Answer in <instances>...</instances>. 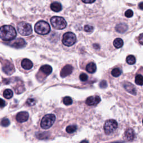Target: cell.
<instances>
[{"label": "cell", "mask_w": 143, "mask_h": 143, "mask_svg": "<svg viewBox=\"0 0 143 143\" xmlns=\"http://www.w3.org/2000/svg\"><path fill=\"white\" fill-rule=\"evenodd\" d=\"M17 33L14 27L11 25H4L0 30V36L4 41H11L16 36Z\"/></svg>", "instance_id": "1"}, {"label": "cell", "mask_w": 143, "mask_h": 143, "mask_svg": "<svg viewBox=\"0 0 143 143\" xmlns=\"http://www.w3.org/2000/svg\"><path fill=\"white\" fill-rule=\"evenodd\" d=\"M35 31L40 35H46L50 32V26L46 21H39L35 25Z\"/></svg>", "instance_id": "2"}, {"label": "cell", "mask_w": 143, "mask_h": 143, "mask_svg": "<svg viewBox=\"0 0 143 143\" xmlns=\"http://www.w3.org/2000/svg\"><path fill=\"white\" fill-rule=\"evenodd\" d=\"M50 23L52 26L56 30L64 29L67 25L65 19L59 16H54L51 18Z\"/></svg>", "instance_id": "3"}, {"label": "cell", "mask_w": 143, "mask_h": 143, "mask_svg": "<svg viewBox=\"0 0 143 143\" xmlns=\"http://www.w3.org/2000/svg\"><path fill=\"white\" fill-rule=\"evenodd\" d=\"M56 119L55 116L53 114H47L44 116L41 121L40 126L43 129H48L54 124Z\"/></svg>", "instance_id": "4"}, {"label": "cell", "mask_w": 143, "mask_h": 143, "mask_svg": "<svg viewBox=\"0 0 143 143\" xmlns=\"http://www.w3.org/2000/svg\"><path fill=\"white\" fill-rule=\"evenodd\" d=\"M17 28L18 33L23 36L30 35L33 32L31 25L29 24L25 23V22H21L19 23L17 25Z\"/></svg>", "instance_id": "5"}, {"label": "cell", "mask_w": 143, "mask_h": 143, "mask_svg": "<svg viewBox=\"0 0 143 143\" xmlns=\"http://www.w3.org/2000/svg\"><path fill=\"white\" fill-rule=\"evenodd\" d=\"M76 40H77V38L74 33L68 32L63 35L62 43L65 46H71L75 43Z\"/></svg>", "instance_id": "6"}, {"label": "cell", "mask_w": 143, "mask_h": 143, "mask_svg": "<svg viewBox=\"0 0 143 143\" xmlns=\"http://www.w3.org/2000/svg\"><path fill=\"white\" fill-rule=\"evenodd\" d=\"M117 127H118V123L116 120L113 119L107 120L104 125V132L107 135H110L115 131Z\"/></svg>", "instance_id": "7"}, {"label": "cell", "mask_w": 143, "mask_h": 143, "mask_svg": "<svg viewBox=\"0 0 143 143\" xmlns=\"http://www.w3.org/2000/svg\"><path fill=\"white\" fill-rule=\"evenodd\" d=\"M26 42L25 41L22 39V38H17V39L14 40L9 44V45L12 47H15L17 49H20L26 46Z\"/></svg>", "instance_id": "8"}, {"label": "cell", "mask_w": 143, "mask_h": 143, "mask_svg": "<svg viewBox=\"0 0 143 143\" xmlns=\"http://www.w3.org/2000/svg\"><path fill=\"white\" fill-rule=\"evenodd\" d=\"M3 71L7 75H11L15 71L14 65L8 61H6L5 63L2 67Z\"/></svg>", "instance_id": "9"}, {"label": "cell", "mask_w": 143, "mask_h": 143, "mask_svg": "<svg viewBox=\"0 0 143 143\" xmlns=\"http://www.w3.org/2000/svg\"><path fill=\"white\" fill-rule=\"evenodd\" d=\"M73 70V67L72 65L69 64L66 65L61 70L60 76L63 78L66 77V76H68L72 73Z\"/></svg>", "instance_id": "10"}, {"label": "cell", "mask_w": 143, "mask_h": 143, "mask_svg": "<svg viewBox=\"0 0 143 143\" xmlns=\"http://www.w3.org/2000/svg\"><path fill=\"white\" fill-rule=\"evenodd\" d=\"M101 101V98L98 96H91L87 98L85 101V103L88 106H94L100 103Z\"/></svg>", "instance_id": "11"}, {"label": "cell", "mask_w": 143, "mask_h": 143, "mask_svg": "<svg viewBox=\"0 0 143 143\" xmlns=\"http://www.w3.org/2000/svg\"><path fill=\"white\" fill-rule=\"evenodd\" d=\"M28 119V113L25 111H22L18 113L16 117V119L18 122H26Z\"/></svg>", "instance_id": "12"}, {"label": "cell", "mask_w": 143, "mask_h": 143, "mask_svg": "<svg viewBox=\"0 0 143 143\" xmlns=\"http://www.w3.org/2000/svg\"><path fill=\"white\" fill-rule=\"evenodd\" d=\"M123 87L125 89V90L130 94L133 95L136 94V91L135 87L134 86V85L130 83V82H125L123 84Z\"/></svg>", "instance_id": "13"}, {"label": "cell", "mask_w": 143, "mask_h": 143, "mask_svg": "<svg viewBox=\"0 0 143 143\" xmlns=\"http://www.w3.org/2000/svg\"><path fill=\"white\" fill-rule=\"evenodd\" d=\"M124 137L126 140L131 141L134 139L135 137V132L132 129H128L126 130L125 132Z\"/></svg>", "instance_id": "14"}, {"label": "cell", "mask_w": 143, "mask_h": 143, "mask_svg": "<svg viewBox=\"0 0 143 143\" xmlns=\"http://www.w3.org/2000/svg\"><path fill=\"white\" fill-rule=\"evenodd\" d=\"M21 66L25 69L29 70L32 68L33 66V63L30 59H24L21 62Z\"/></svg>", "instance_id": "15"}, {"label": "cell", "mask_w": 143, "mask_h": 143, "mask_svg": "<svg viewBox=\"0 0 143 143\" xmlns=\"http://www.w3.org/2000/svg\"><path fill=\"white\" fill-rule=\"evenodd\" d=\"M128 25H127L126 24L124 23H121V24H117L116 27H115V29L116 30V31L117 32L122 34L124 33L125 31L128 30Z\"/></svg>", "instance_id": "16"}, {"label": "cell", "mask_w": 143, "mask_h": 143, "mask_svg": "<svg viewBox=\"0 0 143 143\" xmlns=\"http://www.w3.org/2000/svg\"><path fill=\"white\" fill-rule=\"evenodd\" d=\"M52 71H53V69L52 68V66L49 65H43L40 69V71L43 73L45 75H49L52 72Z\"/></svg>", "instance_id": "17"}, {"label": "cell", "mask_w": 143, "mask_h": 143, "mask_svg": "<svg viewBox=\"0 0 143 143\" xmlns=\"http://www.w3.org/2000/svg\"><path fill=\"white\" fill-rule=\"evenodd\" d=\"M50 8L53 11L58 12L62 9V6L60 3L58 2H54L51 4Z\"/></svg>", "instance_id": "18"}, {"label": "cell", "mask_w": 143, "mask_h": 143, "mask_svg": "<svg viewBox=\"0 0 143 143\" xmlns=\"http://www.w3.org/2000/svg\"><path fill=\"white\" fill-rule=\"evenodd\" d=\"M85 69H86V71L88 73H93L96 71V65L94 63H90L87 65Z\"/></svg>", "instance_id": "19"}, {"label": "cell", "mask_w": 143, "mask_h": 143, "mask_svg": "<svg viewBox=\"0 0 143 143\" xmlns=\"http://www.w3.org/2000/svg\"><path fill=\"white\" fill-rule=\"evenodd\" d=\"M113 45L116 48H120L123 45V40L121 38H117L113 41Z\"/></svg>", "instance_id": "20"}, {"label": "cell", "mask_w": 143, "mask_h": 143, "mask_svg": "<svg viewBox=\"0 0 143 143\" xmlns=\"http://www.w3.org/2000/svg\"><path fill=\"white\" fill-rule=\"evenodd\" d=\"M13 92L9 89H6L4 92V97L7 99H10L13 96Z\"/></svg>", "instance_id": "21"}, {"label": "cell", "mask_w": 143, "mask_h": 143, "mask_svg": "<svg viewBox=\"0 0 143 143\" xmlns=\"http://www.w3.org/2000/svg\"><path fill=\"white\" fill-rule=\"evenodd\" d=\"M135 82L136 84L139 85H143V76L141 74H138L135 77Z\"/></svg>", "instance_id": "22"}, {"label": "cell", "mask_w": 143, "mask_h": 143, "mask_svg": "<svg viewBox=\"0 0 143 143\" xmlns=\"http://www.w3.org/2000/svg\"><path fill=\"white\" fill-rule=\"evenodd\" d=\"M126 62L130 65L134 64L136 62V59L134 55H130L126 58Z\"/></svg>", "instance_id": "23"}, {"label": "cell", "mask_w": 143, "mask_h": 143, "mask_svg": "<svg viewBox=\"0 0 143 143\" xmlns=\"http://www.w3.org/2000/svg\"><path fill=\"white\" fill-rule=\"evenodd\" d=\"M111 74L114 77H118L121 74V71L119 68H115L111 71Z\"/></svg>", "instance_id": "24"}, {"label": "cell", "mask_w": 143, "mask_h": 143, "mask_svg": "<svg viewBox=\"0 0 143 143\" xmlns=\"http://www.w3.org/2000/svg\"><path fill=\"white\" fill-rule=\"evenodd\" d=\"M77 129V127L76 125H70L66 128V131L69 134H72V133L74 132Z\"/></svg>", "instance_id": "25"}, {"label": "cell", "mask_w": 143, "mask_h": 143, "mask_svg": "<svg viewBox=\"0 0 143 143\" xmlns=\"http://www.w3.org/2000/svg\"><path fill=\"white\" fill-rule=\"evenodd\" d=\"M63 103H64V104H65V105H66V106L71 105V104H72V102H73L72 99L69 96L65 97L64 98H63Z\"/></svg>", "instance_id": "26"}, {"label": "cell", "mask_w": 143, "mask_h": 143, "mask_svg": "<svg viewBox=\"0 0 143 143\" xmlns=\"http://www.w3.org/2000/svg\"><path fill=\"white\" fill-rule=\"evenodd\" d=\"M26 103L27 105L30 106H33L34 105H35L36 103V100L34 99V98H30L27 100L26 101Z\"/></svg>", "instance_id": "27"}, {"label": "cell", "mask_w": 143, "mask_h": 143, "mask_svg": "<svg viewBox=\"0 0 143 143\" xmlns=\"http://www.w3.org/2000/svg\"><path fill=\"white\" fill-rule=\"evenodd\" d=\"M94 29V28L91 25H85L84 27V30L85 31V32L87 33H91L92 31H93Z\"/></svg>", "instance_id": "28"}, {"label": "cell", "mask_w": 143, "mask_h": 143, "mask_svg": "<svg viewBox=\"0 0 143 143\" xmlns=\"http://www.w3.org/2000/svg\"><path fill=\"white\" fill-rule=\"evenodd\" d=\"M9 123H10V122L8 119H2V120L1 121V125L4 127H7L8 126Z\"/></svg>", "instance_id": "29"}, {"label": "cell", "mask_w": 143, "mask_h": 143, "mask_svg": "<svg viewBox=\"0 0 143 143\" xmlns=\"http://www.w3.org/2000/svg\"><path fill=\"white\" fill-rule=\"evenodd\" d=\"M79 79L82 82H85L87 81L88 76L86 74L82 73L80 74V75H79Z\"/></svg>", "instance_id": "30"}, {"label": "cell", "mask_w": 143, "mask_h": 143, "mask_svg": "<svg viewBox=\"0 0 143 143\" xmlns=\"http://www.w3.org/2000/svg\"><path fill=\"white\" fill-rule=\"evenodd\" d=\"M125 15L127 17H129V18L133 16V11L131 10V9H128V10L125 12Z\"/></svg>", "instance_id": "31"}, {"label": "cell", "mask_w": 143, "mask_h": 143, "mask_svg": "<svg viewBox=\"0 0 143 143\" xmlns=\"http://www.w3.org/2000/svg\"><path fill=\"white\" fill-rule=\"evenodd\" d=\"M107 82L106 81H102L100 83V87L101 88H105L107 87Z\"/></svg>", "instance_id": "32"}, {"label": "cell", "mask_w": 143, "mask_h": 143, "mask_svg": "<svg viewBox=\"0 0 143 143\" xmlns=\"http://www.w3.org/2000/svg\"><path fill=\"white\" fill-rule=\"evenodd\" d=\"M139 43H140L141 45H143V33L140 35V36L139 37Z\"/></svg>", "instance_id": "33"}, {"label": "cell", "mask_w": 143, "mask_h": 143, "mask_svg": "<svg viewBox=\"0 0 143 143\" xmlns=\"http://www.w3.org/2000/svg\"><path fill=\"white\" fill-rule=\"evenodd\" d=\"M82 1L85 4H92L96 0H82Z\"/></svg>", "instance_id": "34"}, {"label": "cell", "mask_w": 143, "mask_h": 143, "mask_svg": "<svg viewBox=\"0 0 143 143\" xmlns=\"http://www.w3.org/2000/svg\"><path fill=\"white\" fill-rule=\"evenodd\" d=\"M1 107L3 108L5 105V102L4 100H3L2 99H1Z\"/></svg>", "instance_id": "35"}, {"label": "cell", "mask_w": 143, "mask_h": 143, "mask_svg": "<svg viewBox=\"0 0 143 143\" xmlns=\"http://www.w3.org/2000/svg\"><path fill=\"white\" fill-rule=\"evenodd\" d=\"M93 47L96 49H100V46L97 44H93Z\"/></svg>", "instance_id": "36"}, {"label": "cell", "mask_w": 143, "mask_h": 143, "mask_svg": "<svg viewBox=\"0 0 143 143\" xmlns=\"http://www.w3.org/2000/svg\"><path fill=\"white\" fill-rule=\"evenodd\" d=\"M139 7L140 9H142V10H143V2L140 3V4H139Z\"/></svg>", "instance_id": "37"}, {"label": "cell", "mask_w": 143, "mask_h": 143, "mask_svg": "<svg viewBox=\"0 0 143 143\" xmlns=\"http://www.w3.org/2000/svg\"><path fill=\"white\" fill-rule=\"evenodd\" d=\"M142 123H143V120H142Z\"/></svg>", "instance_id": "38"}]
</instances>
